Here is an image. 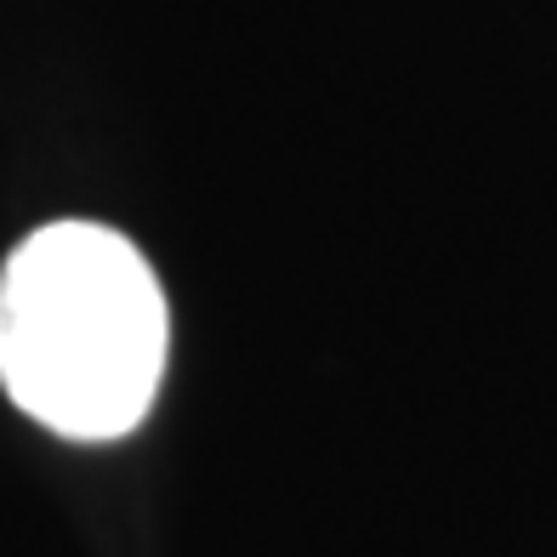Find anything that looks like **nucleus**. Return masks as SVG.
<instances>
[{"instance_id":"nucleus-1","label":"nucleus","mask_w":557,"mask_h":557,"mask_svg":"<svg viewBox=\"0 0 557 557\" xmlns=\"http://www.w3.org/2000/svg\"><path fill=\"white\" fill-rule=\"evenodd\" d=\"M165 359V290L114 227L52 222L0 268V387L46 433L81 444L137 433Z\"/></svg>"}]
</instances>
